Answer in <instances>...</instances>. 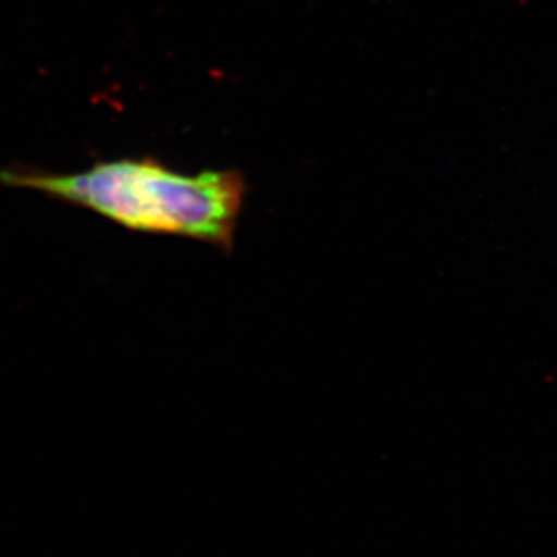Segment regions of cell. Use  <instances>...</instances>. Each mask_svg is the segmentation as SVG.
I'll use <instances>...</instances> for the list:
<instances>
[{
  "mask_svg": "<svg viewBox=\"0 0 557 557\" xmlns=\"http://www.w3.org/2000/svg\"><path fill=\"white\" fill-rule=\"evenodd\" d=\"M0 185L91 210L129 231L190 237L225 250L234 245L247 196L237 171L182 174L154 158L100 161L71 174L2 169Z\"/></svg>",
  "mask_w": 557,
  "mask_h": 557,
  "instance_id": "cell-1",
  "label": "cell"
}]
</instances>
